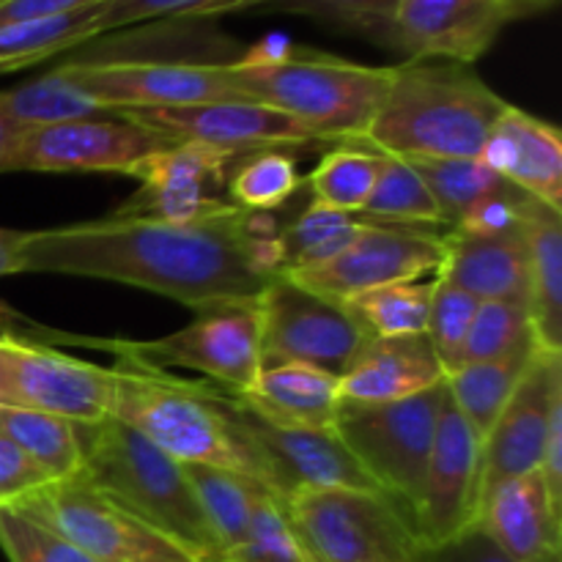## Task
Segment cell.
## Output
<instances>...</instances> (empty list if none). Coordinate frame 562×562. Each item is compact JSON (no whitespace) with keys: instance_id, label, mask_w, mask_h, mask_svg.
Wrapping results in <instances>:
<instances>
[{"instance_id":"obj_41","label":"cell","mask_w":562,"mask_h":562,"mask_svg":"<svg viewBox=\"0 0 562 562\" xmlns=\"http://www.w3.org/2000/svg\"><path fill=\"white\" fill-rule=\"evenodd\" d=\"M477 305H481V300L467 294L464 289L453 285L442 274H434L431 278L426 338L431 344V349L437 351L439 362L445 366V376H448V371L459 360L461 344H464L467 333H470V324L475 318Z\"/></svg>"},{"instance_id":"obj_4","label":"cell","mask_w":562,"mask_h":562,"mask_svg":"<svg viewBox=\"0 0 562 562\" xmlns=\"http://www.w3.org/2000/svg\"><path fill=\"white\" fill-rule=\"evenodd\" d=\"M113 406L121 420L181 464H209L239 472L272 492V477L256 442L231 406L228 390L212 382H184L168 371L113 366Z\"/></svg>"},{"instance_id":"obj_49","label":"cell","mask_w":562,"mask_h":562,"mask_svg":"<svg viewBox=\"0 0 562 562\" xmlns=\"http://www.w3.org/2000/svg\"><path fill=\"white\" fill-rule=\"evenodd\" d=\"M25 231L0 228V278L20 274V245ZM5 318H16L5 305H0V324L5 327Z\"/></svg>"},{"instance_id":"obj_40","label":"cell","mask_w":562,"mask_h":562,"mask_svg":"<svg viewBox=\"0 0 562 562\" xmlns=\"http://www.w3.org/2000/svg\"><path fill=\"white\" fill-rule=\"evenodd\" d=\"M269 0H108L99 5V33L157 20H214L234 11H263Z\"/></svg>"},{"instance_id":"obj_31","label":"cell","mask_w":562,"mask_h":562,"mask_svg":"<svg viewBox=\"0 0 562 562\" xmlns=\"http://www.w3.org/2000/svg\"><path fill=\"white\" fill-rule=\"evenodd\" d=\"M368 225L371 223H366L360 214L338 212V209L311 201V206L300 217L291 220L285 228H278L280 272L329 261L344 252Z\"/></svg>"},{"instance_id":"obj_12","label":"cell","mask_w":562,"mask_h":562,"mask_svg":"<svg viewBox=\"0 0 562 562\" xmlns=\"http://www.w3.org/2000/svg\"><path fill=\"white\" fill-rule=\"evenodd\" d=\"M64 75L91 102L113 113L126 108H190L245 99L228 64L195 60H66Z\"/></svg>"},{"instance_id":"obj_21","label":"cell","mask_w":562,"mask_h":562,"mask_svg":"<svg viewBox=\"0 0 562 562\" xmlns=\"http://www.w3.org/2000/svg\"><path fill=\"white\" fill-rule=\"evenodd\" d=\"M481 159L516 190L562 212V137L554 124L508 104L488 130Z\"/></svg>"},{"instance_id":"obj_35","label":"cell","mask_w":562,"mask_h":562,"mask_svg":"<svg viewBox=\"0 0 562 562\" xmlns=\"http://www.w3.org/2000/svg\"><path fill=\"white\" fill-rule=\"evenodd\" d=\"M428 302L431 283L412 280L366 291L346 302V307L371 338H406L426 333Z\"/></svg>"},{"instance_id":"obj_27","label":"cell","mask_w":562,"mask_h":562,"mask_svg":"<svg viewBox=\"0 0 562 562\" xmlns=\"http://www.w3.org/2000/svg\"><path fill=\"white\" fill-rule=\"evenodd\" d=\"M536 351V340H527L519 349L497 357V360L470 362V366H459L448 371L445 387H448L450 401H453L456 409L461 412L467 426L475 431L481 442L488 437L497 417L503 415L505 404L514 395L516 384H519L521 373L527 371Z\"/></svg>"},{"instance_id":"obj_29","label":"cell","mask_w":562,"mask_h":562,"mask_svg":"<svg viewBox=\"0 0 562 562\" xmlns=\"http://www.w3.org/2000/svg\"><path fill=\"white\" fill-rule=\"evenodd\" d=\"M0 434L16 445L49 481H71L82 470V445L75 423L31 409L0 406Z\"/></svg>"},{"instance_id":"obj_33","label":"cell","mask_w":562,"mask_h":562,"mask_svg":"<svg viewBox=\"0 0 562 562\" xmlns=\"http://www.w3.org/2000/svg\"><path fill=\"white\" fill-rule=\"evenodd\" d=\"M387 157L360 146H335L307 176L313 201L338 212L360 214L371 198L373 184L382 173Z\"/></svg>"},{"instance_id":"obj_32","label":"cell","mask_w":562,"mask_h":562,"mask_svg":"<svg viewBox=\"0 0 562 562\" xmlns=\"http://www.w3.org/2000/svg\"><path fill=\"white\" fill-rule=\"evenodd\" d=\"M0 113L11 124L22 126V130H33V126L108 115V110H102L86 93L77 91V86L64 75V69L55 66V69L36 77V80H27L22 86L9 88V91H0Z\"/></svg>"},{"instance_id":"obj_52","label":"cell","mask_w":562,"mask_h":562,"mask_svg":"<svg viewBox=\"0 0 562 562\" xmlns=\"http://www.w3.org/2000/svg\"><path fill=\"white\" fill-rule=\"evenodd\" d=\"M0 3H3V0H0Z\"/></svg>"},{"instance_id":"obj_15","label":"cell","mask_w":562,"mask_h":562,"mask_svg":"<svg viewBox=\"0 0 562 562\" xmlns=\"http://www.w3.org/2000/svg\"><path fill=\"white\" fill-rule=\"evenodd\" d=\"M527 16L525 0H398L387 49L406 60L472 66L510 22Z\"/></svg>"},{"instance_id":"obj_22","label":"cell","mask_w":562,"mask_h":562,"mask_svg":"<svg viewBox=\"0 0 562 562\" xmlns=\"http://www.w3.org/2000/svg\"><path fill=\"white\" fill-rule=\"evenodd\" d=\"M475 527L514 562H562V508L538 472L499 483L477 508Z\"/></svg>"},{"instance_id":"obj_42","label":"cell","mask_w":562,"mask_h":562,"mask_svg":"<svg viewBox=\"0 0 562 562\" xmlns=\"http://www.w3.org/2000/svg\"><path fill=\"white\" fill-rule=\"evenodd\" d=\"M0 549L9 562H97L20 508H0Z\"/></svg>"},{"instance_id":"obj_25","label":"cell","mask_w":562,"mask_h":562,"mask_svg":"<svg viewBox=\"0 0 562 562\" xmlns=\"http://www.w3.org/2000/svg\"><path fill=\"white\" fill-rule=\"evenodd\" d=\"M234 398L274 426L335 428L340 412V376L305 362H274L263 366L252 387Z\"/></svg>"},{"instance_id":"obj_3","label":"cell","mask_w":562,"mask_h":562,"mask_svg":"<svg viewBox=\"0 0 562 562\" xmlns=\"http://www.w3.org/2000/svg\"><path fill=\"white\" fill-rule=\"evenodd\" d=\"M236 91L280 110L322 143L357 146L387 93L393 66H366L267 38L228 64Z\"/></svg>"},{"instance_id":"obj_6","label":"cell","mask_w":562,"mask_h":562,"mask_svg":"<svg viewBox=\"0 0 562 562\" xmlns=\"http://www.w3.org/2000/svg\"><path fill=\"white\" fill-rule=\"evenodd\" d=\"M53 340L97 346L132 366L168 371H198L228 393H245L261 373V307L258 300L220 302L195 311L187 327L154 340H99L58 335L42 329Z\"/></svg>"},{"instance_id":"obj_48","label":"cell","mask_w":562,"mask_h":562,"mask_svg":"<svg viewBox=\"0 0 562 562\" xmlns=\"http://www.w3.org/2000/svg\"><path fill=\"white\" fill-rule=\"evenodd\" d=\"M538 475L543 477V486H547L552 503L562 508V398L554 401L552 415H549L547 442H543Z\"/></svg>"},{"instance_id":"obj_19","label":"cell","mask_w":562,"mask_h":562,"mask_svg":"<svg viewBox=\"0 0 562 562\" xmlns=\"http://www.w3.org/2000/svg\"><path fill=\"white\" fill-rule=\"evenodd\" d=\"M231 406L239 415L247 437L256 442L272 477L274 499L283 503L300 488H357L379 492L360 461L351 456L335 428H289L274 426L247 409L231 395Z\"/></svg>"},{"instance_id":"obj_10","label":"cell","mask_w":562,"mask_h":562,"mask_svg":"<svg viewBox=\"0 0 562 562\" xmlns=\"http://www.w3.org/2000/svg\"><path fill=\"white\" fill-rule=\"evenodd\" d=\"M261 362H305L344 376L371 335L340 302L318 296L285 274H274L258 296Z\"/></svg>"},{"instance_id":"obj_9","label":"cell","mask_w":562,"mask_h":562,"mask_svg":"<svg viewBox=\"0 0 562 562\" xmlns=\"http://www.w3.org/2000/svg\"><path fill=\"white\" fill-rule=\"evenodd\" d=\"M113 384V368L0 333V406L5 409L44 412L75 426H97L110 417Z\"/></svg>"},{"instance_id":"obj_18","label":"cell","mask_w":562,"mask_h":562,"mask_svg":"<svg viewBox=\"0 0 562 562\" xmlns=\"http://www.w3.org/2000/svg\"><path fill=\"white\" fill-rule=\"evenodd\" d=\"M481 445L445 387L420 508L415 516L420 547L450 541L475 527L481 503Z\"/></svg>"},{"instance_id":"obj_51","label":"cell","mask_w":562,"mask_h":562,"mask_svg":"<svg viewBox=\"0 0 562 562\" xmlns=\"http://www.w3.org/2000/svg\"><path fill=\"white\" fill-rule=\"evenodd\" d=\"M558 3H560V0H525V5H527V11H530V16L543 14V11L554 9V5H558Z\"/></svg>"},{"instance_id":"obj_20","label":"cell","mask_w":562,"mask_h":562,"mask_svg":"<svg viewBox=\"0 0 562 562\" xmlns=\"http://www.w3.org/2000/svg\"><path fill=\"white\" fill-rule=\"evenodd\" d=\"M558 398H562V355L538 349L481 445V503L499 483L538 472L549 415Z\"/></svg>"},{"instance_id":"obj_13","label":"cell","mask_w":562,"mask_h":562,"mask_svg":"<svg viewBox=\"0 0 562 562\" xmlns=\"http://www.w3.org/2000/svg\"><path fill=\"white\" fill-rule=\"evenodd\" d=\"M176 140L121 115L22 130L5 173H121Z\"/></svg>"},{"instance_id":"obj_34","label":"cell","mask_w":562,"mask_h":562,"mask_svg":"<svg viewBox=\"0 0 562 562\" xmlns=\"http://www.w3.org/2000/svg\"><path fill=\"white\" fill-rule=\"evenodd\" d=\"M360 217L373 225H442L437 201L406 159L384 162Z\"/></svg>"},{"instance_id":"obj_43","label":"cell","mask_w":562,"mask_h":562,"mask_svg":"<svg viewBox=\"0 0 562 562\" xmlns=\"http://www.w3.org/2000/svg\"><path fill=\"white\" fill-rule=\"evenodd\" d=\"M223 562H307L285 521L280 499H274L269 492L258 499L247 538L234 552L225 554Z\"/></svg>"},{"instance_id":"obj_23","label":"cell","mask_w":562,"mask_h":562,"mask_svg":"<svg viewBox=\"0 0 562 562\" xmlns=\"http://www.w3.org/2000/svg\"><path fill=\"white\" fill-rule=\"evenodd\" d=\"M445 384V366L426 333L406 338H368L340 376V401L357 406L395 404Z\"/></svg>"},{"instance_id":"obj_1","label":"cell","mask_w":562,"mask_h":562,"mask_svg":"<svg viewBox=\"0 0 562 562\" xmlns=\"http://www.w3.org/2000/svg\"><path fill=\"white\" fill-rule=\"evenodd\" d=\"M20 272L110 280L201 311L261 296L280 272L278 228L263 214L234 203L192 223L108 214L25 231Z\"/></svg>"},{"instance_id":"obj_45","label":"cell","mask_w":562,"mask_h":562,"mask_svg":"<svg viewBox=\"0 0 562 562\" xmlns=\"http://www.w3.org/2000/svg\"><path fill=\"white\" fill-rule=\"evenodd\" d=\"M47 483H53L47 472L33 464L11 439L0 434V508L22 503Z\"/></svg>"},{"instance_id":"obj_11","label":"cell","mask_w":562,"mask_h":562,"mask_svg":"<svg viewBox=\"0 0 562 562\" xmlns=\"http://www.w3.org/2000/svg\"><path fill=\"white\" fill-rule=\"evenodd\" d=\"M14 508L47 525L97 562H195L82 477L47 483Z\"/></svg>"},{"instance_id":"obj_26","label":"cell","mask_w":562,"mask_h":562,"mask_svg":"<svg viewBox=\"0 0 562 562\" xmlns=\"http://www.w3.org/2000/svg\"><path fill=\"white\" fill-rule=\"evenodd\" d=\"M530 256V324L541 351L562 355V212L532 203L525 225Z\"/></svg>"},{"instance_id":"obj_37","label":"cell","mask_w":562,"mask_h":562,"mask_svg":"<svg viewBox=\"0 0 562 562\" xmlns=\"http://www.w3.org/2000/svg\"><path fill=\"white\" fill-rule=\"evenodd\" d=\"M406 162L426 181L428 192L434 195L439 214H442V225H448V228H453L464 217V212L477 198H483L486 192H492L494 187H499L505 181L481 157L406 159Z\"/></svg>"},{"instance_id":"obj_46","label":"cell","mask_w":562,"mask_h":562,"mask_svg":"<svg viewBox=\"0 0 562 562\" xmlns=\"http://www.w3.org/2000/svg\"><path fill=\"white\" fill-rule=\"evenodd\" d=\"M415 562H514V560L505 558V554L497 549V543H494L481 527H470V530L450 538V541L420 547Z\"/></svg>"},{"instance_id":"obj_5","label":"cell","mask_w":562,"mask_h":562,"mask_svg":"<svg viewBox=\"0 0 562 562\" xmlns=\"http://www.w3.org/2000/svg\"><path fill=\"white\" fill-rule=\"evenodd\" d=\"M77 434L82 445V470L77 477L195 562H223V549L181 461L115 417L97 426H77Z\"/></svg>"},{"instance_id":"obj_16","label":"cell","mask_w":562,"mask_h":562,"mask_svg":"<svg viewBox=\"0 0 562 562\" xmlns=\"http://www.w3.org/2000/svg\"><path fill=\"white\" fill-rule=\"evenodd\" d=\"M113 113L176 143H203L234 157L322 143L305 124L250 99H225L190 108H126Z\"/></svg>"},{"instance_id":"obj_38","label":"cell","mask_w":562,"mask_h":562,"mask_svg":"<svg viewBox=\"0 0 562 562\" xmlns=\"http://www.w3.org/2000/svg\"><path fill=\"white\" fill-rule=\"evenodd\" d=\"M527 340H536V335H532L530 311L525 305L508 300L481 302L453 368L470 366V362L497 360V357H505L514 349H519Z\"/></svg>"},{"instance_id":"obj_36","label":"cell","mask_w":562,"mask_h":562,"mask_svg":"<svg viewBox=\"0 0 562 562\" xmlns=\"http://www.w3.org/2000/svg\"><path fill=\"white\" fill-rule=\"evenodd\" d=\"M300 190V170L289 148L252 151L228 179V201L245 212L267 214L280 209Z\"/></svg>"},{"instance_id":"obj_7","label":"cell","mask_w":562,"mask_h":562,"mask_svg":"<svg viewBox=\"0 0 562 562\" xmlns=\"http://www.w3.org/2000/svg\"><path fill=\"white\" fill-rule=\"evenodd\" d=\"M283 514L307 562H415L412 521L387 494L357 488H300Z\"/></svg>"},{"instance_id":"obj_47","label":"cell","mask_w":562,"mask_h":562,"mask_svg":"<svg viewBox=\"0 0 562 562\" xmlns=\"http://www.w3.org/2000/svg\"><path fill=\"white\" fill-rule=\"evenodd\" d=\"M108 0H3L0 3V27L14 22L53 20V16L77 14V11L97 9Z\"/></svg>"},{"instance_id":"obj_8","label":"cell","mask_w":562,"mask_h":562,"mask_svg":"<svg viewBox=\"0 0 562 562\" xmlns=\"http://www.w3.org/2000/svg\"><path fill=\"white\" fill-rule=\"evenodd\" d=\"M445 384L395 404L357 406L340 401L335 431L344 439L379 492L387 494L412 521L420 508L428 456L434 448Z\"/></svg>"},{"instance_id":"obj_30","label":"cell","mask_w":562,"mask_h":562,"mask_svg":"<svg viewBox=\"0 0 562 562\" xmlns=\"http://www.w3.org/2000/svg\"><path fill=\"white\" fill-rule=\"evenodd\" d=\"M97 36H102L99 33V5L77 11V14L53 16V20L3 25L0 27V75L58 58L60 53L82 47Z\"/></svg>"},{"instance_id":"obj_39","label":"cell","mask_w":562,"mask_h":562,"mask_svg":"<svg viewBox=\"0 0 562 562\" xmlns=\"http://www.w3.org/2000/svg\"><path fill=\"white\" fill-rule=\"evenodd\" d=\"M398 0H269L263 11L300 14L387 47Z\"/></svg>"},{"instance_id":"obj_14","label":"cell","mask_w":562,"mask_h":562,"mask_svg":"<svg viewBox=\"0 0 562 562\" xmlns=\"http://www.w3.org/2000/svg\"><path fill=\"white\" fill-rule=\"evenodd\" d=\"M445 261V239L398 225H368L344 252L307 269L280 272L307 291L346 305L366 291L390 283H412L437 274Z\"/></svg>"},{"instance_id":"obj_17","label":"cell","mask_w":562,"mask_h":562,"mask_svg":"<svg viewBox=\"0 0 562 562\" xmlns=\"http://www.w3.org/2000/svg\"><path fill=\"white\" fill-rule=\"evenodd\" d=\"M234 154L203 143H173V146L143 157L130 168L137 190L115 209V217L162 220V223H192L231 206L220 195L225 187Z\"/></svg>"},{"instance_id":"obj_50","label":"cell","mask_w":562,"mask_h":562,"mask_svg":"<svg viewBox=\"0 0 562 562\" xmlns=\"http://www.w3.org/2000/svg\"><path fill=\"white\" fill-rule=\"evenodd\" d=\"M20 135H22V126L11 124V121L0 113V173H5V168H9L11 151H14Z\"/></svg>"},{"instance_id":"obj_2","label":"cell","mask_w":562,"mask_h":562,"mask_svg":"<svg viewBox=\"0 0 562 562\" xmlns=\"http://www.w3.org/2000/svg\"><path fill=\"white\" fill-rule=\"evenodd\" d=\"M508 104L472 66L406 60L393 66L387 93L357 146L390 159L481 157Z\"/></svg>"},{"instance_id":"obj_28","label":"cell","mask_w":562,"mask_h":562,"mask_svg":"<svg viewBox=\"0 0 562 562\" xmlns=\"http://www.w3.org/2000/svg\"><path fill=\"white\" fill-rule=\"evenodd\" d=\"M184 472L225 558L247 538L258 499L269 488L239 475V472L220 470V467L209 464H184Z\"/></svg>"},{"instance_id":"obj_44","label":"cell","mask_w":562,"mask_h":562,"mask_svg":"<svg viewBox=\"0 0 562 562\" xmlns=\"http://www.w3.org/2000/svg\"><path fill=\"white\" fill-rule=\"evenodd\" d=\"M532 203H536V198L525 195V192L516 190L514 184L503 181V184L494 187L492 192L477 198V201L467 209L464 217H461L450 231H459V234L467 236L521 234L527 225V214H530Z\"/></svg>"},{"instance_id":"obj_24","label":"cell","mask_w":562,"mask_h":562,"mask_svg":"<svg viewBox=\"0 0 562 562\" xmlns=\"http://www.w3.org/2000/svg\"><path fill=\"white\" fill-rule=\"evenodd\" d=\"M437 274L481 302L508 300L530 311V256L525 231L514 236H467L450 231Z\"/></svg>"}]
</instances>
